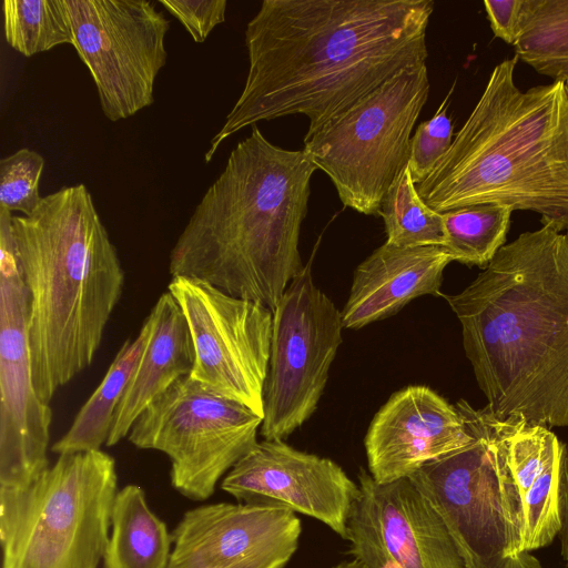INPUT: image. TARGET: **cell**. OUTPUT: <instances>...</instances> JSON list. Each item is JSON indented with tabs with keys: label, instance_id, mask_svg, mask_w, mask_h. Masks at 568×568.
Here are the masks:
<instances>
[{
	"label": "cell",
	"instance_id": "52a82bcc",
	"mask_svg": "<svg viewBox=\"0 0 568 568\" xmlns=\"http://www.w3.org/2000/svg\"><path fill=\"white\" fill-rule=\"evenodd\" d=\"M118 491L101 449L59 455L27 489L0 490L2 568H98Z\"/></svg>",
	"mask_w": 568,
	"mask_h": 568
},
{
	"label": "cell",
	"instance_id": "8fae6325",
	"mask_svg": "<svg viewBox=\"0 0 568 568\" xmlns=\"http://www.w3.org/2000/svg\"><path fill=\"white\" fill-rule=\"evenodd\" d=\"M72 45L92 75L104 116L116 122L154 102L170 21L148 0H60Z\"/></svg>",
	"mask_w": 568,
	"mask_h": 568
},
{
	"label": "cell",
	"instance_id": "8992f818",
	"mask_svg": "<svg viewBox=\"0 0 568 568\" xmlns=\"http://www.w3.org/2000/svg\"><path fill=\"white\" fill-rule=\"evenodd\" d=\"M455 406L471 443L408 478L440 516L466 568H542L520 549L523 506L508 465V440L523 418L501 420L464 399Z\"/></svg>",
	"mask_w": 568,
	"mask_h": 568
},
{
	"label": "cell",
	"instance_id": "f1b7e54d",
	"mask_svg": "<svg viewBox=\"0 0 568 568\" xmlns=\"http://www.w3.org/2000/svg\"><path fill=\"white\" fill-rule=\"evenodd\" d=\"M345 540L349 541L348 554L366 568H403L386 547L358 497L347 518Z\"/></svg>",
	"mask_w": 568,
	"mask_h": 568
},
{
	"label": "cell",
	"instance_id": "4316f807",
	"mask_svg": "<svg viewBox=\"0 0 568 568\" xmlns=\"http://www.w3.org/2000/svg\"><path fill=\"white\" fill-rule=\"evenodd\" d=\"M44 159L37 151L20 149L0 160V209L30 215L42 196L39 181Z\"/></svg>",
	"mask_w": 568,
	"mask_h": 568
},
{
	"label": "cell",
	"instance_id": "30bf717a",
	"mask_svg": "<svg viewBox=\"0 0 568 568\" xmlns=\"http://www.w3.org/2000/svg\"><path fill=\"white\" fill-rule=\"evenodd\" d=\"M342 312L314 283L311 263L273 311L261 435L283 440L316 410L343 342Z\"/></svg>",
	"mask_w": 568,
	"mask_h": 568
},
{
	"label": "cell",
	"instance_id": "4fadbf2b",
	"mask_svg": "<svg viewBox=\"0 0 568 568\" xmlns=\"http://www.w3.org/2000/svg\"><path fill=\"white\" fill-rule=\"evenodd\" d=\"M168 288L192 336L195 357L190 376L263 418L273 312L195 278L172 277Z\"/></svg>",
	"mask_w": 568,
	"mask_h": 568
},
{
	"label": "cell",
	"instance_id": "5bb4252c",
	"mask_svg": "<svg viewBox=\"0 0 568 568\" xmlns=\"http://www.w3.org/2000/svg\"><path fill=\"white\" fill-rule=\"evenodd\" d=\"M301 519L275 504L215 503L187 510L172 531L168 568H284Z\"/></svg>",
	"mask_w": 568,
	"mask_h": 568
},
{
	"label": "cell",
	"instance_id": "836d02e7",
	"mask_svg": "<svg viewBox=\"0 0 568 568\" xmlns=\"http://www.w3.org/2000/svg\"><path fill=\"white\" fill-rule=\"evenodd\" d=\"M564 82H565V90H566V93H567V97H568V74L566 75Z\"/></svg>",
	"mask_w": 568,
	"mask_h": 568
},
{
	"label": "cell",
	"instance_id": "f546056e",
	"mask_svg": "<svg viewBox=\"0 0 568 568\" xmlns=\"http://www.w3.org/2000/svg\"><path fill=\"white\" fill-rule=\"evenodd\" d=\"M190 33L195 42H204L210 32L225 20L226 0H160Z\"/></svg>",
	"mask_w": 568,
	"mask_h": 568
},
{
	"label": "cell",
	"instance_id": "7402d4cb",
	"mask_svg": "<svg viewBox=\"0 0 568 568\" xmlns=\"http://www.w3.org/2000/svg\"><path fill=\"white\" fill-rule=\"evenodd\" d=\"M516 55L538 73L568 74V0H523Z\"/></svg>",
	"mask_w": 568,
	"mask_h": 568
},
{
	"label": "cell",
	"instance_id": "5b68a950",
	"mask_svg": "<svg viewBox=\"0 0 568 568\" xmlns=\"http://www.w3.org/2000/svg\"><path fill=\"white\" fill-rule=\"evenodd\" d=\"M518 57L491 71L452 146L417 186L439 213L499 204L540 215L542 226L568 231V97L565 82L521 91Z\"/></svg>",
	"mask_w": 568,
	"mask_h": 568
},
{
	"label": "cell",
	"instance_id": "4dcf8cb0",
	"mask_svg": "<svg viewBox=\"0 0 568 568\" xmlns=\"http://www.w3.org/2000/svg\"><path fill=\"white\" fill-rule=\"evenodd\" d=\"M523 0H487L484 7L494 34L514 44L518 34Z\"/></svg>",
	"mask_w": 568,
	"mask_h": 568
},
{
	"label": "cell",
	"instance_id": "d6986e66",
	"mask_svg": "<svg viewBox=\"0 0 568 568\" xmlns=\"http://www.w3.org/2000/svg\"><path fill=\"white\" fill-rule=\"evenodd\" d=\"M150 313L152 334L116 408L108 447L126 437L143 410L178 379L190 376L194 365L190 328L173 295L163 293Z\"/></svg>",
	"mask_w": 568,
	"mask_h": 568
},
{
	"label": "cell",
	"instance_id": "d6a6232c",
	"mask_svg": "<svg viewBox=\"0 0 568 568\" xmlns=\"http://www.w3.org/2000/svg\"><path fill=\"white\" fill-rule=\"evenodd\" d=\"M331 568H366L359 560L353 558L351 560H344Z\"/></svg>",
	"mask_w": 568,
	"mask_h": 568
},
{
	"label": "cell",
	"instance_id": "ac0fdd59",
	"mask_svg": "<svg viewBox=\"0 0 568 568\" xmlns=\"http://www.w3.org/2000/svg\"><path fill=\"white\" fill-rule=\"evenodd\" d=\"M450 262L443 246L400 247L385 242L354 272L342 311L344 328L356 329L389 317L419 296H439L444 270Z\"/></svg>",
	"mask_w": 568,
	"mask_h": 568
},
{
	"label": "cell",
	"instance_id": "484cf974",
	"mask_svg": "<svg viewBox=\"0 0 568 568\" xmlns=\"http://www.w3.org/2000/svg\"><path fill=\"white\" fill-rule=\"evenodd\" d=\"M2 12L6 41L24 57L72 45L60 0H4Z\"/></svg>",
	"mask_w": 568,
	"mask_h": 568
},
{
	"label": "cell",
	"instance_id": "44dd1931",
	"mask_svg": "<svg viewBox=\"0 0 568 568\" xmlns=\"http://www.w3.org/2000/svg\"><path fill=\"white\" fill-rule=\"evenodd\" d=\"M172 532L149 507L144 490L134 484L121 488L114 499L104 568H168Z\"/></svg>",
	"mask_w": 568,
	"mask_h": 568
},
{
	"label": "cell",
	"instance_id": "cb8c5ba5",
	"mask_svg": "<svg viewBox=\"0 0 568 568\" xmlns=\"http://www.w3.org/2000/svg\"><path fill=\"white\" fill-rule=\"evenodd\" d=\"M378 215L386 232V243L400 247L443 246V214L419 195L406 164L386 192Z\"/></svg>",
	"mask_w": 568,
	"mask_h": 568
},
{
	"label": "cell",
	"instance_id": "277c9868",
	"mask_svg": "<svg viewBox=\"0 0 568 568\" xmlns=\"http://www.w3.org/2000/svg\"><path fill=\"white\" fill-rule=\"evenodd\" d=\"M19 268L29 292V343L37 394L50 404L88 368L120 301L124 271L84 184L42 196L12 217Z\"/></svg>",
	"mask_w": 568,
	"mask_h": 568
},
{
	"label": "cell",
	"instance_id": "7c38bea8",
	"mask_svg": "<svg viewBox=\"0 0 568 568\" xmlns=\"http://www.w3.org/2000/svg\"><path fill=\"white\" fill-rule=\"evenodd\" d=\"M12 217L0 209V490L18 491L50 467L52 409L33 382L30 297L18 264Z\"/></svg>",
	"mask_w": 568,
	"mask_h": 568
},
{
	"label": "cell",
	"instance_id": "2e32d148",
	"mask_svg": "<svg viewBox=\"0 0 568 568\" xmlns=\"http://www.w3.org/2000/svg\"><path fill=\"white\" fill-rule=\"evenodd\" d=\"M471 440L455 405L427 386H407L394 393L371 422L364 439L368 473L379 484L408 478Z\"/></svg>",
	"mask_w": 568,
	"mask_h": 568
},
{
	"label": "cell",
	"instance_id": "9c48e42d",
	"mask_svg": "<svg viewBox=\"0 0 568 568\" xmlns=\"http://www.w3.org/2000/svg\"><path fill=\"white\" fill-rule=\"evenodd\" d=\"M262 422L244 405L185 376L143 410L126 438L138 448L165 454L174 489L202 501L255 446Z\"/></svg>",
	"mask_w": 568,
	"mask_h": 568
},
{
	"label": "cell",
	"instance_id": "6da1fadb",
	"mask_svg": "<svg viewBox=\"0 0 568 568\" xmlns=\"http://www.w3.org/2000/svg\"><path fill=\"white\" fill-rule=\"evenodd\" d=\"M432 0H264L245 29L242 93L204 155L240 130L285 115L307 132L404 69L424 64Z\"/></svg>",
	"mask_w": 568,
	"mask_h": 568
},
{
	"label": "cell",
	"instance_id": "7a4b0ae2",
	"mask_svg": "<svg viewBox=\"0 0 568 568\" xmlns=\"http://www.w3.org/2000/svg\"><path fill=\"white\" fill-rule=\"evenodd\" d=\"M439 296L462 325L489 412L567 427L568 231L521 233L462 292Z\"/></svg>",
	"mask_w": 568,
	"mask_h": 568
},
{
	"label": "cell",
	"instance_id": "e0dca14e",
	"mask_svg": "<svg viewBox=\"0 0 568 568\" xmlns=\"http://www.w3.org/2000/svg\"><path fill=\"white\" fill-rule=\"evenodd\" d=\"M358 500L403 568H466L444 521L409 478L376 483L358 474Z\"/></svg>",
	"mask_w": 568,
	"mask_h": 568
},
{
	"label": "cell",
	"instance_id": "ba28073f",
	"mask_svg": "<svg viewBox=\"0 0 568 568\" xmlns=\"http://www.w3.org/2000/svg\"><path fill=\"white\" fill-rule=\"evenodd\" d=\"M426 63L407 68L306 132L303 151L345 207L377 215L408 162L413 128L428 99Z\"/></svg>",
	"mask_w": 568,
	"mask_h": 568
},
{
	"label": "cell",
	"instance_id": "1f68e13d",
	"mask_svg": "<svg viewBox=\"0 0 568 568\" xmlns=\"http://www.w3.org/2000/svg\"><path fill=\"white\" fill-rule=\"evenodd\" d=\"M560 520L561 527L558 534L561 541V554L568 559V445L565 447L560 481Z\"/></svg>",
	"mask_w": 568,
	"mask_h": 568
},
{
	"label": "cell",
	"instance_id": "603a6c76",
	"mask_svg": "<svg viewBox=\"0 0 568 568\" xmlns=\"http://www.w3.org/2000/svg\"><path fill=\"white\" fill-rule=\"evenodd\" d=\"M511 209L499 204H474L442 213L443 247L452 261L486 267L505 245Z\"/></svg>",
	"mask_w": 568,
	"mask_h": 568
},
{
	"label": "cell",
	"instance_id": "3957f363",
	"mask_svg": "<svg viewBox=\"0 0 568 568\" xmlns=\"http://www.w3.org/2000/svg\"><path fill=\"white\" fill-rule=\"evenodd\" d=\"M315 171L303 150L277 146L253 125L178 237L172 277L207 282L273 312L305 266L298 243Z\"/></svg>",
	"mask_w": 568,
	"mask_h": 568
},
{
	"label": "cell",
	"instance_id": "9a60e30c",
	"mask_svg": "<svg viewBox=\"0 0 568 568\" xmlns=\"http://www.w3.org/2000/svg\"><path fill=\"white\" fill-rule=\"evenodd\" d=\"M221 488L237 503L281 505L317 519L343 539L359 495L358 484L334 460L266 439L231 468Z\"/></svg>",
	"mask_w": 568,
	"mask_h": 568
},
{
	"label": "cell",
	"instance_id": "ffe728a7",
	"mask_svg": "<svg viewBox=\"0 0 568 568\" xmlns=\"http://www.w3.org/2000/svg\"><path fill=\"white\" fill-rule=\"evenodd\" d=\"M153 329L150 313L138 335L126 339L100 385L80 408L68 432L51 450L58 455L99 450L111 433L116 408L134 375Z\"/></svg>",
	"mask_w": 568,
	"mask_h": 568
},
{
	"label": "cell",
	"instance_id": "d4e9b609",
	"mask_svg": "<svg viewBox=\"0 0 568 568\" xmlns=\"http://www.w3.org/2000/svg\"><path fill=\"white\" fill-rule=\"evenodd\" d=\"M565 446L549 430L544 466L528 489L520 496L523 534L520 549L531 552L552 542L559 534L560 481Z\"/></svg>",
	"mask_w": 568,
	"mask_h": 568
},
{
	"label": "cell",
	"instance_id": "83f0119b",
	"mask_svg": "<svg viewBox=\"0 0 568 568\" xmlns=\"http://www.w3.org/2000/svg\"><path fill=\"white\" fill-rule=\"evenodd\" d=\"M448 95L444 99L434 116L422 122L410 139L409 168L416 185L422 183L446 154L454 140V125L447 114Z\"/></svg>",
	"mask_w": 568,
	"mask_h": 568
}]
</instances>
